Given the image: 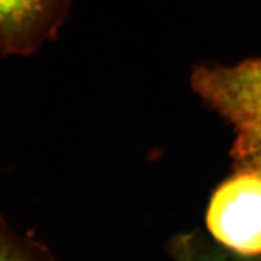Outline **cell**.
Wrapping results in <instances>:
<instances>
[{"mask_svg": "<svg viewBox=\"0 0 261 261\" xmlns=\"http://www.w3.org/2000/svg\"><path fill=\"white\" fill-rule=\"evenodd\" d=\"M0 261H57L47 247L10 227L0 217Z\"/></svg>", "mask_w": 261, "mask_h": 261, "instance_id": "4", "label": "cell"}, {"mask_svg": "<svg viewBox=\"0 0 261 261\" xmlns=\"http://www.w3.org/2000/svg\"><path fill=\"white\" fill-rule=\"evenodd\" d=\"M174 252L179 261H250L237 259V257H232V259L220 256L213 257L212 254L201 252V250L195 246L194 241L187 237H182L175 242Z\"/></svg>", "mask_w": 261, "mask_h": 261, "instance_id": "6", "label": "cell"}, {"mask_svg": "<svg viewBox=\"0 0 261 261\" xmlns=\"http://www.w3.org/2000/svg\"><path fill=\"white\" fill-rule=\"evenodd\" d=\"M207 225L214 237L242 255L261 253V177L240 174L212 197Z\"/></svg>", "mask_w": 261, "mask_h": 261, "instance_id": "1", "label": "cell"}, {"mask_svg": "<svg viewBox=\"0 0 261 261\" xmlns=\"http://www.w3.org/2000/svg\"><path fill=\"white\" fill-rule=\"evenodd\" d=\"M71 0H0V56H29L57 38Z\"/></svg>", "mask_w": 261, "mask_h": 261, "instance_id": "3", "label": "cell"}, {"mask_svg": "<svg viewBox=\"0 0 261 261\" xmlns=\"http://www.w3.org/2000/svg\"><path fill=\"white\" fill-rule=\"evenodd\" d=\"M191 84L238 130L261 129V60L233 67L201 65L195 68Z\"/></svg>", "mask_w": 261, "mask_h": 261, "instance_id": "2", "label": "cell"}, {"mask_svg": "<svg viewBox=\"0 0 261 261\" xmlns=\"http://www.w3.org/2000/svg\"><path fill=\"white\" fill-rule=\"evenodd\" d=\"M231 156L238 171L261 177V129L238 130Z\"/></svg>", "mask_w": 261, "mask_h": 261, "instance_id": "5", "label": "cell"}]
</instances>
